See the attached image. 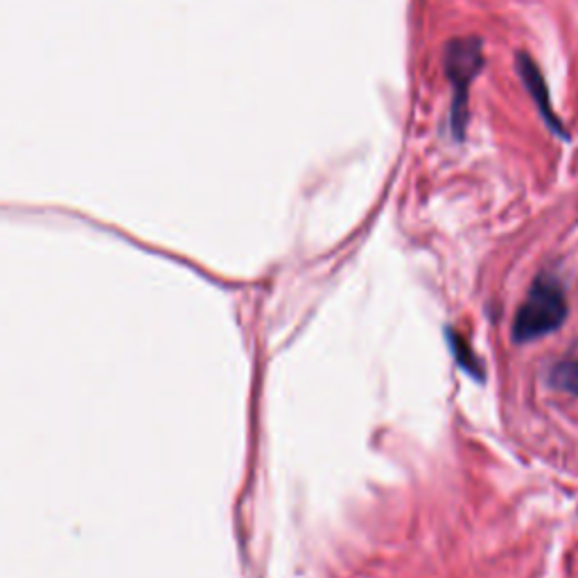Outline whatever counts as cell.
I'll return each instance as SVG.
<instances>
[{"label":"cell","mask_w":578,"mask_h":578,"mask_svg":"<svg viewBox=\"0 0 578 578\" xmlns=\"http://www.w3.org/2000/svg\"><path fill=\"white\" fill-rule=\"evenodd\" d=\"M567 318V301L562 285L551 274H540L527 301L520 305L516 324H513V339L525 344L549 333H556Z\"/></svg>","instance_id":"cell-1"},{"label":"cell","mask_w":578,"mask_h":578,"mask_svg":"<svg viewBox=\"0 0 578 578\" xmlns=\"http://www.w3.org/2000/svg\"><path fill=\"white\" fill-rule=\"evenodd\" d=\"M551 384L560 392L578 396V359H565L551 368Z\"/></svg>","instance_id":"cell-4"},{"label":"cell","mask_w":578,"mask_h":578,"mask_svg":"<svg viewBox=\"0 0 578 578\" xmlns=\"http://www.w3.org/2000/svg\"><path fill=\"white\" fill-rule=\"evenodd\" d=\"M484 67V54H481V41L479 39H455L449 41L445 48V71L449 82L455 84L457 95L453 104V126L457 136L464 134L466 124V102H468V89L470 82L477 78V73Z\"/></svg>","instance_id":"cell-2"},{"label":"cell","mask_w":578,"mask_h":578,"mask_svg":"<svg viewBox=\"0 0 578 578\" xmlns=\"http://www.w3.org/2000/svg\"><path fill=\"white\" fill-rule=\"evenodd\" d=\"M518 73L525 82V87L529 89V95L534 98L540 115L545 118V122L549 124V130L556 132L560 139H569V134L562 130V122L558 120V115L554 113L551 109V100H549V91H547V82L538 69V63L527 54V52H520L518 54Z\"/></svg>","instance_id":"cell-3"}]
</instances>
